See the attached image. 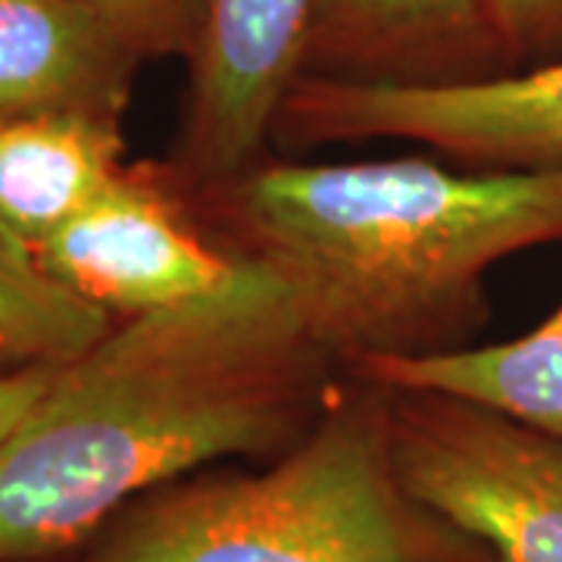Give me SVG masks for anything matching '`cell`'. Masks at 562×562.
<instances>
[{"mask_svg":"<svg viewBox=\"0 0 562 562\" xmlns=\"http://www.w3.org/2000/svg\"><path fill=\"white\" fill-rule=\"evenodd\" d=\"M347 372L260 266L116 322L0 441V562L60 557L140 497L301 441Z\"/></svg>","mask_w":562,"mask_h":562,"instance_id":"6da1fadb","label":"cell"},{"mask_svg":"<svg viewBox=\"0 0 562 562\" xmlns=\"http://www.w3.org/2000/svg\"><path fill=\"white\" fill-rule=\"evenodd\" d=\"M191 194L222 250L279 281L347 375L475 344L491 269L562 241V169L260 160Z\"/></svg>","mask_w":562,"mask_h":562,"instance_id":"7a4b0ae2","label":"cell"},{"mask_svg":"<svg viewBox=\"0 0 562 562\" xmlns=\"http://www.w3.org/2000/svg\"><path fill=\"white\" fill-rule=\"evenodd\" d=\"M81 562H501L419 503L391 443V387L347 375L294 447L132 503Z\"/></svg>","mask_w":562,"mask_h":562,"instance_id":"3957f363","label":"cell"},{"mask_svg":"<svg viewBox=\"0 0 562 562\" xmlns=\"http://www.w3.org/2000/svg\"><path fill=\"white\" fill-rule=\"evenodd\" d=\"M416 140L465 169H562V60L457 85L303 76L272 140L288 150Z\"/></svg>","mask_w":562,"mask_h":562,"instance_id":"277c9868","label":"cell"},{"mask_svg":"<svg viewBox=\"0 0 562 562\" xmlns=\"http://www.w3.org/2000/svg\"><path fill=\"white\" fill-rule=\"evenodd\" d=\"M406 491L501 562H562V443L479 403L391 391Z\"/></svg>","mask_w":562,"mask_h":562,"instance_id":"5b68a950","label":"cell"},{"mask_svg":"<svg viewBox=\"0 0 562 562\" xmlns=\"http://www.w3.org/2000/svg\"><path fill=\"white\" fill-rule=\"evenodd\" d=\"M35 254L63 288L113 319L220 294L250 269L222 250L176 166L160 162H125Z\"/></svg>","mask_w":562,"mask_h":562,"instance_id":"8992f818","label":"cell"},{"mask_svg":"<svg viewBox=\"0 0 562 562\" xmlns=\"http://www.w3.org/2000/svg\"><path fill=\"white\" fill-rule=\"evenodd\" d=\"M313 16L316 0H206L172 162L191 191L266 160L281 106L306 72Z\"/></svg>","mask_w":562,"mask_h":562,"instance_id":"52a82bcc","label":"cell"},{"mask_svg":"<svg viewBox=\"0 0 562 562\" xmlns=\"http://www.w3.org/2000/svg\"><path fill=\"white\" fill-rule=\"evenodd\" d=\"M303 76L379 85L506 76L494 0H316Z\"/></svg>","mask_w":562,"mask_h":562,"instance_id":"ba28073f","label":"cell"},{"mask_svg":"<svg viewBox=\"0 0 562 562\" xmlns=\"http://www.w3.org/2000/svg\"><path fill=\"white\" fill-rule=\"evenodd\" d=\"M140 63L79 0H0V122H122Z\"/></svg>","mask_w":562,"mask_h":562,"instance_id":"9c48e42d","label":"cell"},{"mask_svg":"<svg viewBox=\"0 0 562 562\" xmlns=\"http://www.w3.org/2000/svg\"><path fill=\"white\" fill-rule=\"evenodd\" d=\"M125 166L120 120L32 116L0 122V222L38 247Z\"/></svg>","mask_w":562,"mask_h":562,"instance_id":"30bf717a","label":"cell"},{"mask_svg":"<svg viewBox=\"0 0 562 562\" xmlns=\"http://www.w3.org/2000/svg\"><path fill=\"white\" fill-rule=\"evenodd\" d=\"M391 391H435L479 403L562 443V301L519 338L469 344L416 360H387L350 372Z\"/></svg>","mask_w":562,"mask_h":562,"instance_id":"8fae6325","label":"cell"},{"mask_svg":"<svg viewBox=\"0 0 562 562\" xmlns=\"http://www.w3.org/2000/svg\"><path fill=\"white\" fill-rule=\"evenodd\" d=\"M113 325L110 313L63 288L35 247L0 222V375L66 366Z\"/></svg>","mask_w":562,"mask_h":562,"instance_id":"7c38bea8","label":"cell"},{"mask_svg":"<svg viewBox=\"0 0 562 562\" xmlns=\"http://www.w3.org/2000/svg\"><path fill=\"white\" fill-rule=\"evenodd\" d=\"M140 60L191 57L206 0H79Z\"/></svg>","mask_w":562,"mask_h":562,"instance_id":"4fadbf2b","label":"cell"},{"mask_svg":"<svg viewBox=\"0 0 562 562\" xmlns=\"http://www.w3.org/2000/svg\"><path fill=\"white\" fill-rule=\"evenodd\" d=\"M506 72L562 60V0H494Z\"/></svg>","mask_w":562,"mask_h":562,"instance_id":"5bb4252c","label":"cell"},{"mask_svg":"<svg viewBox=\"0 0 562 562\" xmlns=\"http://www.w3.org/2000/svg\"><path fill=\"white\" fill-rule=\"evenodd\" d=\"M57 369H29V372L0 375V441L20 425V419L44 394V387L50 384Z\"/></svg>","mask_w":562,"mask_h":562,"instance_id":"9a60e30c","label":"cell"}]
</instances>
